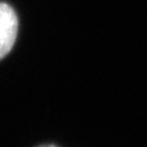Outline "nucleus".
<instances>
[{
  "label": "nucleus",
  "mask_w": 147,
  "mask_h": 147,
  "mask_svg": "<svg viewBox=\"0 0 147 147\" xmlns=\"http://www.w3.org/2000/svg\"><path fill=\"white\" fill-rule=\"evenodd\" d=\"M18 19L11 6L0 2V59L7 55L14 45Z\"/></svg>",
  "instance_id": "1"
},
{
  "label": "nucleus",
  "mask_w": 147,
  "mask_h": 147,
  "mask_svg": "<svg viewBox=\"0 0 147 147\" xmlns=\"http://www.w3.org/2000/svg\"><path fill=\"white\" fill-rule=\"evenodd\" d=\"M36 147H58V146L55 145V144H42V145H39Z\"/></svg>",
  "instance_id": "2"
}]
</instances>
